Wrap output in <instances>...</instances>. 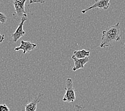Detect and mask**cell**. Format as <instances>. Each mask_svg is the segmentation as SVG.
Segmentation results:
<instances>
[{
	"label": "cell",
	"mask_w": 125,
	"mask_h": 111,
	"mask_svg": "<svg viewBox=\"0 0 125 111\" xmlns=\"http://www.w3.org/2000/svg\"><path fill=\"white\" fill-rule=\"evenodd\" d=\"M120 39V23L118 22L114 25L111 26L102 32V40L99 47L101 48L111 47L115 42L119 41Z\"/></svg>",
	"instance_id": "cell-1"
},
{
	"label": "cell",
	"mask_w": 125,
	"mask_h": 111,
	"mask_svg": "<svg viewBox=\"0 0 125 111\" xmlns=\"http://www.w3.org/2000/svg\"><path fill=\"white\" fill-rule=\"evenodd\" d=\"M65 84H66V87L65 88V93L62 98V101L72 103L76 99L75 90L73 87L72 79L68 78Z\"/></svg>",
	"instance_id": "cell-2"
},
{
	"label": "cell",
	"mask_w": 125,
	"mask_h": 111,
	"mask_svg": "<svg viewBox=\"0 0 125 111\" xmlns=\"http://www.w3.org/2000/svg\"><path fill=\"white\" fill-rule=\"evenodd\" d=\"M27 0H13V4L15 11L13 13V16L17 17L19 19L24 18H27V15L25 10V3Z\"/></svg>",
	"instance_id": "cell-3"
},
{
	"label": "cell",
	"mask_w": 125,
	"mask_h": 111,
	"mask_svg": "<svg viewBox=\"0 0 125 111\" xmlns=\"http://www.w3.org/2000/svg\"><path fill=\"white\" fill-rule=\"evenodd\" d=\"M111 0H95V3L88 8L83 10L81 12L82 14L86 13L87 11L92 9H102L106 10L110 6Z\"/></svg>",
	"instance_id": "cell-4"
},
{
	"label": "cell",
	"mask_w": 125,
	"mask_h": 111,
	"mask_svg": "<svg viewBox=\"0 0 125 111\" xmlns=\"http://www.w3.org/2000/svg\"><path fill=\"white\" fill-rule=\"evenodd\" d=\"M28 18H24L21 19V21L18 27L17 28L16 31L11 34V37L12 38V41L14 43L17 42L19 40L25 35L26 32L23 30V26L25 22L27 20Z\"/></svg>",
	"instance_id": "cell-5"
},
{
	"label": "cell",
	"mask_w": 125,
	"mask_h": 111,
	"mask_svg": "<svg viewBox=\"0 0 125 111\" xmlns=\"http://www.w3.org/2000/svg\"><path fill=\"white\" fill-rule=\"evenodd\" d=\"M37 47V45L35 43H33L30 41H25L22 40L21 42V45L19 47H16L15 50L16 51H19V50H22L23 54H26L27 52L34 50Z\"/></svg>",
	"instance_id": "cell-6"
},
{
	"label": "cell",
	"mask_w": 125,
	"mask_h": 111,
	"mask_svg": "<svg viewBox=\"0 0 125 111\" xmlns=\"http://www.w3.org/2000/svg\"><path fill=\"white\" fill-rule=\"evenodd\" d=\"M72 59L73 60L74 62V66L73 68V71H76L78 70L83 68L84 65L90 61L88 57H85L84 58L81 59L77 58L75 57L74 55L72 56Z\"/></svg>",
	"instance_id": "cell-7"
},
{
	"label": "cell",
	"mask_w": 125,
	"mask_h": 111,
	"mask_svg": "<svg viewBox=\"0 0 125 111\" xmlns=\"http://www.w3.org/2000/svg\"><path fill=\"white\" fill-rule=\"evenodd\" d=\"M43 96V94L40 93L33 100L28 103L25 106V111H35L37 109V105L40 101L42 97Z\"/></svg>",
	"instance_id": "cell-8"
},
{
	"label": "cell",
	"mask_w": 125,
	"mask_h": 111,
	"mask_svg": "<svg viewBox=\"0 0 125 111\" xmlns=\"http://www.w3.org/2000/svg\"><path fill=\"white\" fill-rule=\"evenodd\" d=\"M74 55L76 58L81 59L85 57H88L90 56V51L84 49L76 50L74 51Z\"/></svg>",
	"instance_id": "cell-9"
},
{
	"label": "cell",
	"mask_w": 125,
	"mask_h": 111,
	"mask_svg": "<svg viewBox=\"0 0 125 111\" xmlns=\"http://www.w3.org/2000/svg\"><path fill=\"white\" fill-rule=\"evenodd\" d=\"M7 17L4 13L0 12V22L2 24H5L7 20Z\"/></svg>",
	"instance_id": "cell-10"
},
{
	"label": "cell",
	"mask_w": 125,
	"mask_h": 111,
	"mask_svg": "<svg viewBox=\"0 0 125 111\" xmlns=\"http://www.w3.org/2000/svg\"><path fill=\"white\" fill-rule=\"evenodd\" d=\"M45 2V0H30V4L33 3H40L43 4Z\"/></svg>",
	"instance_id": "cell-11"
},
{
	"label": "cell",
	"mask_w": 125,
	"mask_h": 111,
	"mask_svg": "<svg viewBox=\"0 0 125 111\" xmlns=\"http://www.w3.org/2000/svg\"><path fill=\"white\" fill-rule=\"evenodd\" d=\"M0 111H10V110L6 104H1L0 105Z\"/></svg>",
	"instance_id": "cell-12"
},
{
	"label": "cell",
	"mask_w": 125,
	"mask_h": 111,
	"mask_svg": "<svg viewBox=\"0 0 125 111\" xmlns=\"http://www.w3.org/2000/svg\"><path fill=\"white\" fill-rule=\"evenodd\" d=\"M4 38H5V35H2V34L0 33V43L3 42L4 40Z\"/></svg>",
	"instance_id": "cell-13"
},
{
	"label": "cell",
	"mask_w": 125,
	"mask_h": 111,
	"mask_svg": "<svg viewBox=\"0 0 125 111\" xmlns=\"http://www.w3.org/2000/svg\"></svg>",
	"instance_id": "cell-14"
}]
</instances>
